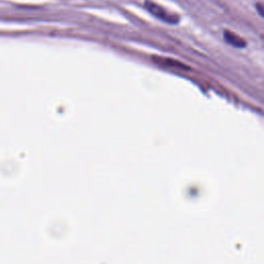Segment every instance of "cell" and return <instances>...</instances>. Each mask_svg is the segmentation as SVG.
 <instances>
[{
	"mask_svg": "<svg viewBox=\"0 0 264 264\" xmlns=\"http://www.w3.org/2000/svg\"><path fill=\"white\" fill-rule=\"evenodd\" d=\"M145 8L156 18L162 20L163 22L171 23V24H177L179 22V17L177 15H173L169 13L166 10H164L162 7L158 6L150 0H147L145 3Z\"/></svg>",
	"mask_w": 264,
	"mask_h": 264,
	"instance_id": "6da1fadb",
	"label": "cell"
},
{
	"mask_svg": "<svg viewBox=\"0 0 264 264\" xmlns=\"http://www.w3.org/2000/svg\"><path fill=\"white\" fill-rule=\"evenodd\" d=\"M224 36H225V39L228 43L232 44L233 46H236V47H244L246 45V42L244 39H242L239 36L235 35L234 33L232 32H229V31H225L224 33Z\"/></svg>",
	"mask_w": 264,
	"mask_h": 264,
	"instance_id": "7a4b0ae2",
	"label": "cell"
},
{
	"mask_svg": "<svg viewBox=\"0 0 264 264\" xmlns=\"http://www.w3.org/2000/svg\"><path fill=\"white\" fill-rule=\"evenodd\" d=\"M257 8H258V10H259V14H260L261 16H263V11H262V5H261V4H258V5H257Z\"/></svg>",
	"mask_w": 264,
	"mask_h": 264,
	"instance_id": "3957f363",
	"label": "cell"
}]
</instances>
